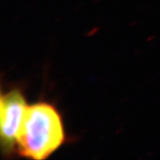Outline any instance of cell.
<instances>
[{
	"label": "cell",
	"mask_w": 160,
	"mask_h": 160,
	"mask_svg": "<svg viewBox=\"0 0 160 160\" xmlns=\"http://www.w3.org/2000/svg\"><path fill=\"white\" fill-rule=\"evenodd\" d=\"M65 141L63 119L55 105L48 101L28 105L15 153L22 158L43 160L59 150Z\"/></svg>",
	"instance_id": "cell-1"
},
{
	"label": "cell",
	"mask_w": 160,
	"mask_h": 160,
	"mask_svg": "<svg viewBox=\"0 0 160 160\" xmlns=\"http://www.w3.org/2000/svg\"><path fill=\"white\" fill-rule=\"evenodd\" d=\"M28 107L24 93L12 88L2 93L0 99V137L2 154L16 152L17 140Z\"/></svg>",
	"instance_id": "cell-2"
}]
</instances>
